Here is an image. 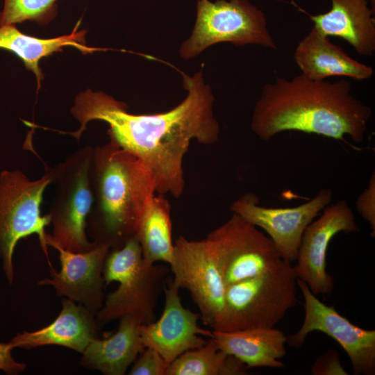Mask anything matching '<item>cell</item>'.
I'll list each match as a JSON object with an SVG mask.
<instances>
[{"label": "cell", "instance_id": "cell-1", "mask_svg": "<svg viewBox=\"0 0 375 375\" xmlns=\"http://www.w3.org/2000/svg\"><path fill=\"white\" fill-rule=\"evenodd\" d=\"M185 99L164 112L136 115L126 103L103 92H80L71 108L79 128L63 132L79 140L88 122L100 120L109 125L110 141L140 158L151 172L156 192L179 198L185 188L183 159L190 142L215 143L219 125L213 115L214 96L201 71L183 74Z\"/></svg>", "mask_w": 375, "mask_h": 375}, {"label": "cell", "instance_id": "cell-2", "mask_svg": "<svg viewBox=\"0 0 375 375\" xmlns=\"http://www.w3.org/2000/svg\"><path fill=\"white\" fill-rule=\"evenodd\" d=\"M351 83L312 80L301 74L266 83L253 108L251 128L267 141L285 131L314 133L356 143L366 134L372 109L351 93Z\"/></svg>", "mask_w": 375, "mask_h": 375}, {"label": "cell", "instance_id": "cell-3", "mask_svg": "<svg viewBox=\"0 0 375 375\" xmlns=\"http://www.w3.org/2000/svg\"><path fill=\"white\" fill-rule=\"evenodd\" d=\"M93 203L87 230L93 242L122 247L156 193L151 172L132 153L109 141L93 148L90 167Z\"/></svg>", "mask_w": 375, "mask_h": 375}, {"label": "cell", "instance_id": "cell-4", "mask_svg": "<svg viewBox=\"0 0 375 375\" xmlns=\"http://www.w3.org/2000/svg\"><path fill=\"white\" fill-rule=\"evenodd\" d=\"M169 268L144 261L140 245L133 236L120 248L110 251L104 264L105 285L118 282L95 315L99 326L130 315L142 325L154 321L155 308L163 291Z\"/></svg>", "mask_w": 375, "mask_h": 375}, {"label": "cell", "instance_id": "cell-5", "mask_svg": "<svg viewBox=\"0 0 375 375\" xmlns=\"http://www.w3.org/2000/svg\"><path fill=\"white\" fill-rule=\"evenodd\" d=\"M297 278L282 260L258 276L226 286L222 318L212 331L274 328L297 303Z\"/></svg>", "mask_w": 375, "mask_h": 375}, {"label": "cell", "instance_id": "cell-6", "mask_svg": "<svg viewBox=\"0 0 375 375\" xmlns=\"http://www.w3.org/2000/svg\"><path fill=\"white\" fill-rule=\"evenodd\" d=\"M93 147L85 146L52 167L55 194L49 212L51 234L47 246L54 244L72 252H85L97 243L87 235V219L93 203L90 167Z\"/></svg>", "mask_w": 375, "mask_h": 375}, {"label": "cell", "instance_id": "cell-7", "mask_svg": "<svg viewBox=\"0 0 375 375\" xmlns=\"http://www.w3.org/2000/svg\"><path fill=\"white\" fill-rule=\"evenodd\" d=\"M51 167L35 180L22 171H3L0 174V257L10 284L14 281L13 254L17 242L37 235L48 258L45 227L50 225L49 214L42 215L40 206L46 188L52 183Z\"/></svg>", "mask_w": 375, "mask_h": 375}, {"label": "cell", "instance_id": "cell-8", "mask_svg": "<svg viewBox=\"0 0 375 375\" xmlns=\"http://www.w3.org/2000/svg\"><path fill=\"white\" fill-rule=\"evenodd\" d=\"M222 42L277 49L265 14L249 0H198L196 22L190 36L180 47L181 57L193 58Z\"/></svg>", "mask_w": 375, "mask_h": 375}, {"label": "cell", "instance_id": "cell-9", "mask_svg": "<svg viewBox=\"0 0 375 375\" xmlns=\"http://www.w3.org/2000/svg\"><path fill=\"white\" fill-rule=\"evenodd\" d=\"M205 239L226 286L262 274L283 260L268 236L233 213Z\"/></svg>", "mask_w": 375, "mask_h": 375}, {"label": "cell", "instance_id": "cell-10", "mask_svg": "<svg viewBox=\"0 0 375 375\" xmlns=\"http://www.w3.org/2000/svg\"><path fill=\"white\" fill-rule=\"evenodd\" d=\"M174 243L172 280L188 291L203 323L215 330L224 314L226 285L207 242L181 235Z\"/></svg>", "mask_w": 375, "mask_h": 375}, {"label": "cell", "instance_id": "cell-11", "mask_svg": "<svg viewBox=\"0 0 375 375\" xmlns=\"http://www.w3.org/2000/svg\"><path fill=\"white\" fill-rule=\"evenodd\" d=\"M304 299V318L299 329L287 337V344L299 349L307 336L320 331L334 339L347 353L355 375L375 374V331L360 328L340 315L333 306L322 302L297 279Z\"/></svg>", "mask_w": 375, "mask_h": 375}, {"label": "cell", "instance_id": "cell-12", "mask_svg": "<svg viewBox=\"0 0 375 375\" xmlns=\"http://www.w3.org/2000/svg\"><path fill=\"white\" fill-rule=\"evenodd\" d=\"M333 193L322 189L312 199L292 208H268L260 205L253 193L235 200L231 211L265 231L281 258L292 263L297 259L303 233L323 209L331 203Z\"/></svg>", "mask_w": 375, "mask_h": 375}, {"label": "cell", "instance_id": "cell-13", "mask_svg": "<svg viewBox=\"0 0 375 375\" xmlns=\"http://www.w3.org/2000/svg\"><path fill=\"white\" fill-rule=\"evenodd\" d=\"M322 215L305 229L293 266L297 279L316 296L333 291L334 278L326 271V254L331 240L343 232L360 231L354 214L345 199L329 203Z\"/></svg>", "mask_w": 375, "mask_h": 375}, {"label": "cell", "instance_id": "cell-14", "mask_svg": "<svg viewBox=\"0 0 375 375\" xmlns=\"http://www.w3.org/2000/svg\"><path fill=\"white\" fill-rule=\"evenodd\" d=\"M179 288L167 277L163 288L165 303L160 318L141 325L140 340L145 347L156 350L170 364L185 352L206 343L212 331L199 326L200 314L183 306Z\"/></svg>", "mask_w": 375, "mask_h": 375}, {"label": "cell", "instance_id": "cell-15", "mask_svg": "<svg viewBox=\"0 0 375 375\" xmlns=\"http://www.w3.org/2000/svg\"><path fill=\"white\" fill-rule=\"evenodd\" d=\"M49 246L59 253L60 270L58 272L50 265V277L41 279L38 284L53 287L58 296L83 306L95 315L105 299L103 272L110 246L97 243L85 252H72L54 244Z\"/></svg>", "mask_w": 375, "mask_h": 375}, {"label": "cell", "instance_id": "cell-16", "mask_svg": "<svg viewBox=\"0 0 375 375\" xmlns=\"http://www.w3.org/2000/svg\"><path fill=\"white\" fill-rule=\"evenodd\" d=\"M61 303L60 314L50 324L35 331L17 333L9 342L14 348L58 345L82 353L90 341L97 338L99 326L95 315L66 297Z\"/></svg>", "mask_w": 375, "mask_h": 375}, {"label": "cell", "instance_id": "cell-17", "mask_svg": "<svg viewBox=\"0 0 375 375\" xmlns=\"http://www.w3.org/2000/svg\"><path fill=\"white\" fill-rule=\"evenodd\" d=\"M328 38L312 27L299 42L293 56L300 74L312 80L345 76L363 81L373 76L371 66L351 57Z\"/></svg>", "mask_w": 375, "mask_h": 375}, {"label": "cell", "instance_id": "cell-18", "mask_svg": "<svg viewBox=\"0 0 375 375\" xmlns=\"http://www.w3.org/2000/svg\"><path fill=\"white\" fill-rule=\"evenodd\" d=\"M330 1L329 11L310 15L312 27L325 36L344 40L361 56H372L375 51V21L368 0Z\"/></svg>", "mask_w": 375, "mask_h": 375}, {"label": "cell", "instance_id": "cell-19", "mask_svg": "<svg viewBox=\"0 0 375 375\" xmlns=\"http://www.w3.org/2000/svg\"><path fill=\"white\" fill-rule=\"evenodd\" d=\"M117 331L104 339L94 338L83 351L81 365L106 375H124L144 349L140 322L130 315L119 319Z\"/></svg>", "mask_w": 375, "mask_h": 375}, {"label": "cell", "instance_id": "cell-20", "mask_svg": "<svg viewBox=\"0 0 375 375\" xmlns=\"http://www.w3.org/2000/svg\"><path fill=\"white\" fill-rule=\"evenodd\" d=\"M211 338L219 349L241 360L248 369L285 367L280 359L286 354L287 336L274 327L212 331Z\"/></svg>", "mask_w": 375, "mask_h": 375}, {"label": "cell", "instance_id": "cell-21", "mask_svg": "<svg viewBox=\"0 0 375 375\" xmlns=\"http://www.w3.org/2000/svg\"><path fill=\"white\" fill-rule=\"evenodd\" d=\"M79 22L71 33L48 39L24 34L13 24L0 26V49L16 54L23 61L26 68L35 74L39 88L44 78L39 66L41 59L62 51L65 47H74L83 53L103 50L86 44V31H77Z\"/></svg>", "mask_w": 375, "mask_h": 375}, {"label": "cell", "instance_id": "cell-22", "mask_svg": "<svg viewBox=\"0 0 375 375\" xmlns=\"http://www.w3.org/2000/svg\"><path fill=\"white\" fill-rule=\"evenodd\" d=\"M144 261L170 264L174 248L172 240L171 205L164 194L154 195L143 212L135 228Z\"/></svg>", "mask_w": 375, "mask_h": 375}, {"label": "cell", "instance_id": "cell-23", "mask_svg": "<svg viewBox=\"0 0 375 375\" xmlns=\"http://www.w3.org/2000/svg\"><path fill=\"white\" fill-rule=\"evenodd\" d=\"M248 369L241 360L219 349L210 337L203 346L172 362L166 375H245Z\"/></svg>", "mask_w": 375, "mask_h": 375}, {"label": "cell", "instance_id": "cell-24", "mask_svg": "<svg viewBox=\"0 0 375 375\" xmlns=\"http://www.w3.org/2000/svg\"><path fill=\"white\" fill-rule=\"evenodd\" d=\"M58 0H4L0 26L32 21L47 25L57 15Z\"/></svg>", "mask_w": 375, "mask_h": 375}, {"label": "cell", "instance_id": "cell-25", "mask_svg": "<svg viewBox=\"0 0 375 375\" xmlns=\"http://www.w3.org/2000/svg\"><path fill=\"white\" fill-rule=\"evenodd\" d=\"M154 349L145 347L133 362L130 375H166L169 366Z\"/></svg>", "mask_w": 375, "mask_h": 375}, {"label": "cell", "instance_id": "cell-26", "mask_svg": "<svg viewBox=\"0 0 375 375\" xmlns=\"http://www.w3.org/2000/svg\"><path fill=\"white\" fill-rule=\"evenodd\" d=\"M356 206L360 215L369 223L371 235L375 234V173H372L367 188L358 196Z\"/></svg>", "mask_w": 375, "mask_h": 375}, {"label": "cell", "instance_id": "cell-27", "mask_svg": "<svg viewBox=\"0 0 375 375\" xmlns=\"http://www.w3.org/2000/svg\"><path fill=\"white\" fill-rule=\"evenodd\" d=\"M313 375H348L342 367L339 353L333 349L318 356L311 367Z\"/></svg>", "mask_w": 375, "mask_h": 375}, {"label": "cell", "instance_id": "cell-28", "mask_svg": "<svg viewBox=\"0 0 375 375\" xmlns=\"http://www.w3.org/2000/svg\"><path fill=\"white\" fill-rule=\"evenodd\" d=\"M14 347L8 343H0V369L8 375H17L24 372L26 365L16 361L12 356Z\"/></svg>", "mask_w": 375, "mask_h": 375}, {"label": "cell", "instance_id": "cell-29", "mask_svg": "<svg viewBox=\"0 0 375 375\" xmlns=\"http://www.w3.org/2000/svg\"><path fill=\"white\" fill-rule=\"evenodd\" d=\"M368 1H370L372 5L373 6V8L374 9V2H375V0H368Z\"/></svg>", "mask_w": 375, "mask_h": 375}]
</instances>
